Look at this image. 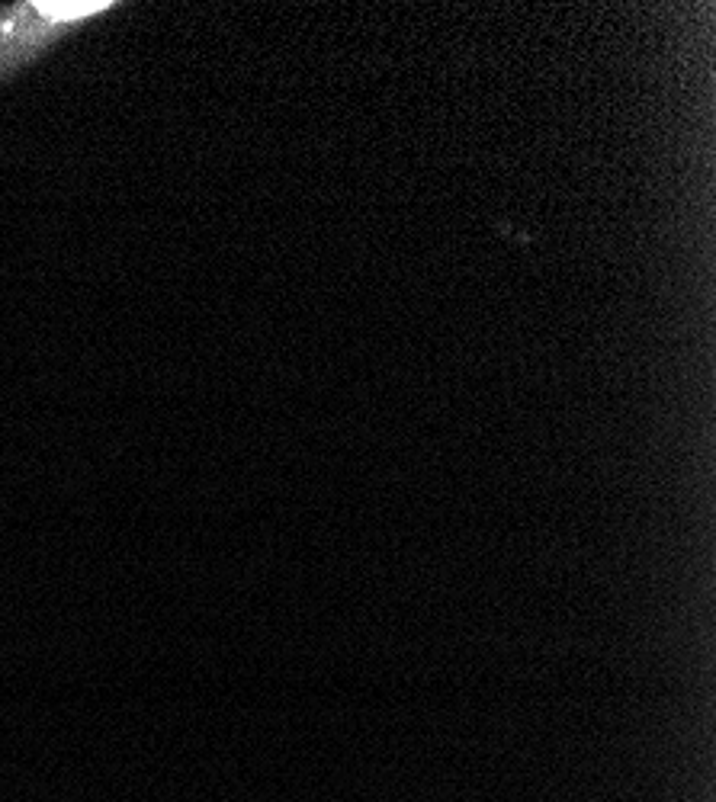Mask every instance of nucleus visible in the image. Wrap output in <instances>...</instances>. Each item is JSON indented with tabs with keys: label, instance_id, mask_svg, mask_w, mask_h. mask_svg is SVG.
<instances>
[{
	"label": "nucleus",
	"instance_id": "f257e3e1",
	"mask_svg": "<svg viewBox=\"0 0 716 802\" xmlns=\"http://www.w3.org/2000/svg\"><path fill=\"white\" fill-rule=\"evenodd\" d=\"M39 10V17L45 20H81V17H90V13L97 10H106L103 0H39L33 7Z\"/></svg>",
	"mask_w": 716,
	"mask_h": 802
}]
</instances>
